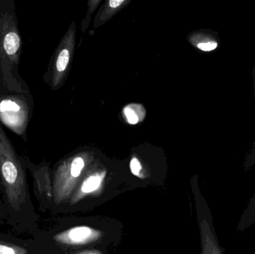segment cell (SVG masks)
<instances>
[{
    "label": "cell",
    "mask_w": 255,
    "mask_h": 254,
    "mask_svg": "<svg viewBox=\"0 0 255 254\" xmlns=\"http://www.w3.org/2000/svg\"><path fill=\"white\" fill-rule=\"evenodd\" d=\"M253 87H254V97H255V64L254 66V69H253Z\"/></svg>",
    "instance_id": "16"
},
{
    "label": "cell",
    "mask_w": 255,
    "mask_h": 254,
    "mask_svg": "<svg viewBox=\"0 0 255 254\" xmlns=\"http://www.w3.org/2000/svg\"><path fill=\"white\" fill-rule=\"evenodd\" d=\"M70 61V52L68 49H63L58 54L55 63V69L56 73H62L67 69Z\"/></svg>",
    "instance_id": "6"
},
{
    "label": "cell",
    "mask_w": 255,
    "mask_h": 254,
    "mask_svg": "<svg viewBox=\"0 0 255 254\" xmlns=\"http://www.w3.org/2000/svg\"><path fill=\"white\" fill-rule=\"evenodd\" d=\"M130 170H131L132 173L133 174H135V175L139 174V171L141 169V166L139 161L136 158H133L132 161H130Z\"/></svg>",
    "instance_id": "13"
},
{
    "label": "cell",
    "mask_w": 255,
    "mask_h": 254,
    "mask_svg": "<svg viewBox=\"0 0 255 254\" xmlns=\"http://www.w3.org/2000/svg\"><path fill=\"white\" fill-rule=\"evenodd\" d=\"M124 2V0H111L109 1V5L111 7L113 8H116V7H119L122 3Z\"/></svg>",
    "instance_id": "14"
},
{
    "label": "cell",
    "mask_w": 255,
    "mask_h": 254,
    "mask_svg": "<svg viewBox=\"0 0 255 254\" xmlns=\"http://www.w3.org/2000/svg\"><path fill=\"white\" fill-rule=\"evenodd\" d=\"M26 165L0 123V182L7 205L13 212L20 211L27 201Z\"/></svg>",
    "instance_id": "2"
},
{
    "label": "cell",
    "mask_w": 255,
    "mask_h": 254,
    "mask_svg": "<svg viewBox=\"0 0 255 254\" xmlns=\"http://www.w3.org/2000/svg\"><path fill=\"white\" fill-rule=\"evenodd\" d=\"M0 254H28V252L20 246L0 243Z\"/></svg>",
    "instance_id": "8"
},
{
    "label": "cell",
    "mask_w": 255,
    "mask_h": 254,
    "mask_svg": "<svg viewBox=\"0 0 255 254\" xmlns=\"http://www.w3.org/2000/svg\"><path fill=\"white\" fill-rule=\"evenodd\" d=\"M100 184V177L97 176L89 177L82 186V191L84 192H91L95 190L99 187Z\"/></svg>",
    "instance_id": "9"
},
{
    "label": "cell",
    "mask_w": 255,
    "mask_h": 254,
    "mask_svg": "<svg viewBox=\"0 0 255 254\" xmlns=\"http://www.w3.org/2000/svg\"><path fill=\"white\" fill-rule=\"evenodd\" d=\"M91 235V229L85 227L76 228L69 232L68 237L72 241L80 242L88 239Z\"/></svg>",
    "instance_id": "7"
},
{
    "label": "cell",
    "mask_w": 255,
    "mask_h": 254,
    "mask_svg": "<svg viewBox=\"0 0 255 254\" xmlns=\"http://www.w3.org/2000/svg\"><path fill=\"white\" fill-rule=\"evenodd\" d=\"M255 165V140L252 144L251 149L246 157L244 169L246 171L251 169ZM255 224V192L241 215L237 230L240 232L246 231Z\"/></svg>",
    "instance_id": "5"
},
{
    "label": "cell",
    "mask_w": 255,
    "mask_h": 254,
    "mask_svg": "<svg viewBox=\"0 0 255 254\" xmlns=\"http://www.w3.org/2000/svg\"><path fill=\"white\" fill-rule=\"evenodd\" d=\"M34 106L31 91L0 92V123L27 143Z\"/></svg>",
    "instance_id": "3"
},
{
    "label": "cell",
    "mask_w": 255,
    "mask_h": 254,
    "mask_svg": "<svg viewBox=\"0 0 255 254\" xmlns=\"http://www.w3.org/2000/svg\"><path fill=\"white\" fill-rule=\"evenodd\" d=\"M7 218V213L4 208V204L0 201V219H6Z\"/></svg>",
    "instance_id": "15"
},
{
    "label": "cell",
    "mask_w": 255,
    "mask_h": 254,
    "mask_svg": "<svg viewBox=\"0 0 255 254\" xmlns=\"http://www.w3.org/2000/svg\"><path fill=\"white\" fill-rule=\"evenodd\" d=\"M84 166H85V164H84L83 160L82 158H76L72 163L71 169H70L71 175L74 177H79L81 171L83 169Z\"/></svg>",
    "instance_id": "10"
},
{
    "label": "cell",
    "mask_w": 255,
    "mask_h": 254,
    "mask_svg": "<svg viewBox=\"0 0 255 254\" xmlns=\"http://www.w3.org/2000/svg\"><path fill=\"white\" fill-rule=\"evenodd\" d=\"M218 46V42L217 40H211L207 43H199L197 46L200 50L204 51V52H211V51L215 50Z\"/></svg>",
    "instance_id": "11"
},
{
    "label": "cell",
    "mask_w": 255,
    "mask_h": 254,
    "mask_svg": "<svg viewBox=\"0 0 255 254\" xmlns=\"http://www.w3.org/2000/svg\"><path fill=\"white\" fill-rule=\"evenodd\" d=\"M22 40L13 0H0V92H30L19 73Z\"/></svg>",
    "instance_id": "1"
},
{
    "label": "cell",
    "mask_w": 255,
    "mask_h": 254,
    "mask_svg": "<svg viewBox=\"0 0 255 254\" xmlns=\"http://www.w3.org/2000/svg\"><path fill=\"white\" fill-rule=\"evenodd\" d=\"M200 225L202 231V254H224V250L219 244L213 226L212 216L208 210H206V213L201 219Z\"/></svg>",
    "instance_id": "4"
},
{
    "label": "cell",
    "mask_w": 255,
    "mask_h": 254,
    "mask_svg": "<svg viewBox=\"0 0 255 254\" xmlns=\"http://www.w3.org/2000/svg\"><path fill=\"white\" fill-rule=\"evenodd\" d=\"M124 113H125L126 116H127L128 122L131 125H135V124L138 122V117L136 116V113L130 110L128 107H126L124 109Z\"/></svg>",
    "instance_id": "12"
}]
</instances>
